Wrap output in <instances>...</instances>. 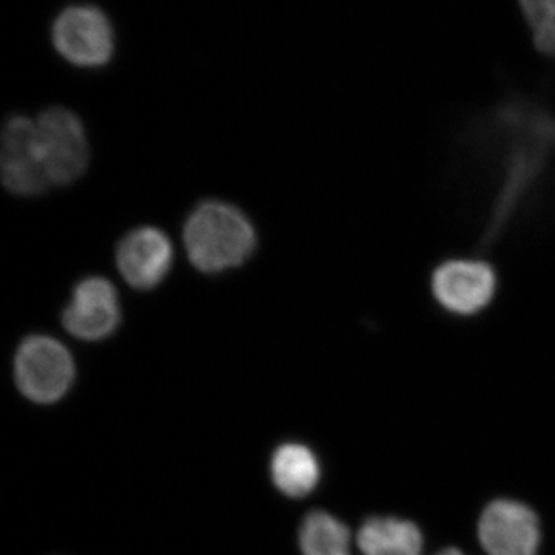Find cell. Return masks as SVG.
I'll list each match as a JSON object with an SVG mask.
<instances>
[{
  "mask_svg": "<svg viewBox=\"0 0 555 555\" xmlns=\"http://www.w3.org/2000/svg\"><path fill=\"white\" fill-rule=\"evenodd\" d=\"M184 244L193 268L215 275L250 259L258 246L257 230L238 207L204 201L185 221Z\"/></svg>",
  "mask_w": 555,
  "mask_h": 555,
  "instance_id": "obj_1",
  "label": "cell"
},
{
  "mask_svg": "<svg viewBox=\"0 0 555 555\" xmlns=\"http://www.w3.org/2000/svg\"><path fill=\"white\" fill-rule=\"evenodd\" d=\"M75 378V360L56 338L31 335L21 343L14 357V379L22 396L33 403H56L67 396Z\"/></svg>",
  "mask_w": 555,
  "mask_h": 555,
  "instance_id": "obj_2",
  "label": "cell"
},
{
  "mask_svg": "<svg viewBox=\"0 0 555 555\" xmlns=\"http://www.w3.org/2000/svg\"><path fill=\"white\" fill-rule=\"evenodd\" d=\"M38 142L51 185H69L86 173L90 150L86 129L75 113L53 107L36 120Z\"/></svg>",
  "mask_w": 555,
  "mask_h": 555,
  "instance_id": "obj_3",
  "label": "cell"
},
{
  "mask_svg": "<svg viewBox=\"0 0 555 555\" xmlns=\"http://www.w3.org/2000/svg\"><path fill=\"white\" fill-rule=\"evenodd\" d=\"M53 43L65 61L86 68L108 64L115 50L112 25L94 7L62 11L53 25Z\"/></svg>",
  "mask_w": 555,
  "mask_h": 555,
  "instance_id": "obj_4",
  "label": "cell"
},
{
  "mask_svg": "<svg viewBox=\"0 0 555 555\" xmlns=\"http://www.w3.org/2000/svg\"><path fill=\"white\" fill-rule=\"evenodd\" d=\"M120 313L118 292L108 280L90 276L80 281L73 298L62 312V324L73 337L82 341H102L118 331Z\"/></svg>",
  "mask_w": 555,
  "mask_h": 555,
  "instance_id": "obj_5",
  "label": "cell"
},
{
  "mask_svg": "<svg viewBox=\"0 0 555 555\" xmlns=\"http://www.w3.org/2000/svg\"><path fill=\"white\" fill-rule=\"evenodd\" d=\"M2 181L16 196H38L49 189L36 122L25 116L7 120L2 137Z\"/></svg>",
  "mask_w": 555,
  "mask_h": 555,
  "instance_id": "obj_6",
  "label": "cell"
},
{
  "mask_svg": "<svg viewBox=\"0 0 555 555\" xmlns=\"http://www.w3.org/2000/svg\"><path fill=\"white\" fill-rule=\"evenodd\" d=\"M478 537L489 555H537L539 518L521 503L495 500L481 514Z\"/></svg>",
  "mask_w": 555,
  "mask_h": 555,
  "instance_id": "obj_7",
  "label": "cell"
},
{
  "mask_svg": "<svg viewBox=\"0 0 555 555\" xmlns=\"http://www.w3.org/2000/svg\"><path fill=\"white\" fill-rule=\"evenodd\" d=\"M495 273L477 259H455L441 264L433 278L437 301L455 315H474L491 302Z\"/></svg>",
  "mask_w": 555,
  "mask_h": 555,
  "instance_id": "obj_8",
  "label": "cell"
},
{
  "mask_svg": "<svg viewBox=\"0 0 555 555\" xmlns=\"http://www.w3.org/2000/svg\"><path fill=\"white\" fill-rule=\"evenodd\" d=\"M116 264L126 283L137 291H152L169 275L173 246L156 228H139L127 233L116 248Z\"/></svg>",
  "mask_w": 555,
  "mask_h": 555,
  "instance_id": "obj_9",
  "label": "cell"
},
{
  "mask_svg": "<svg viewBox=\"0 0 555 555\" xmlns=\"http://www.w3.org/2000/svg\"><path fill=\"white\" fill-rule=\"evenodd\" d=\"M270 476L281 494L302 499L312 494L320 483V460L306 444L287 441L273 451Z\"/></svg>",
  "mask_w": 555,
  "mask_h": 555,
  "instance_id": "obj_10",
  "label": "cell"
},
{
  "mask_svg": "<svg viewBox=\"0 0 555 555\" xmlns=\"http://www.w3.org/2000/svg\"><path fill=\"white\" fill-rule=\"evenodd\" d=\"M363 555H420L423 537L412 521L396 517H371L358 532Z\"/></svg>",
  "mask_w": 555,
  "mask_h": 555,
  "instance_id": "obj_11",
  "label": "cell"
},
{
  "mask_svg": "<svg viewBox=\"0 0 555 555\" xmlns=\"http://www.w3.org/2000/svg\"><path fill=\"white\" fill-rule=\"evenodd\" d=\"M298 542L302 555H350L349 528L324 511H312L305 517Z\"/></svg>",
  "mask_w": 555,
  "mask_h": 555,
  "instance_id": "obj_12",
  "label": "cell"
},
{
  "mask_svg": "<svg viewBox=\"0 0 555 555\" xmlns=\"http://www.w3.org/2000/svg\"><path fill=\"white\" fill-rule=\"evenodd\" d=\"M537 49L555 57V0H520Z\"/></svg>",
  "mask_w": 555,
  "mask_h": 555,
  "instance_id": "obj_13",
  "label": "cell"
},
{
  "mask_svg": "<svg viewBox=\"0 0 555 555\" xmlns=\"http://www.w3.org/2000/svg\"><path fill=\"white\" fill-rule=\"evenodd\" d=\"M437 555H463L459 550H454V547H449V550L441 551Z\"/></svg>",
  "mask_w": 555,
  "mask_h": 555,
  "instance_id": "obj_14",
  "label": "cell"
}]
</instances>
